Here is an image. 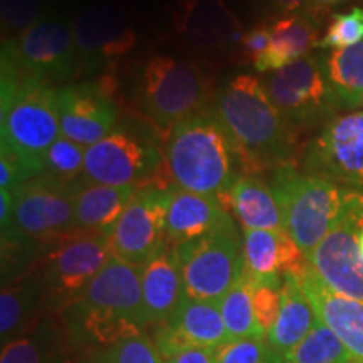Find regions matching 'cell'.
<instances>
[{
  "instance_id": "cell-1",
  "label": "cell",
  "mask_w": 363,
  "mask_h": 363,
  "mask_svg": "<svg viewBox=\"0 0 363 363\" xmlns=\"http://www.w3.org/2000/svg\"><path fill=\"white\" fill-rule=\"evenodd\" d=\"M61 320L81 358L147 333L142 267L113 256L83 294L61 313Z\"/></svg>"
},
{
  "instance_id": "cell-2",
  "label": "cell",
  "mask_w": 363,
  "mask_h": 363,
  "mask_svg": "<svg viewBox=\"0 0 363 363\" xmlns=\"http://www.w3.org/2000/svg\"><path fill=\"white\" fill-rule=\"evenodd\" d=\"M212 110L229 135L242 169L274 170L294 163L298 131L271 101L261 79L235 76L219 89Z\"/></svg>"
},
{
  "instance_id": "cell-3",
  "label": "cell",
  "mask_w": 363,
  "mask_h": 363,
  "mask_svg": "<svg viewBox=\"0 0 363 363\" xmlns=\"http://www.w3.org/2000/svg\"><path fill=\"white\" fill-rule=\"evenodd\" d=\"M163 157L175 187L220 197L239 179L234 145L214 110H206L169 130Z\"/></svg>"
},
{
  "instance_id": "cell-4",
  "label": "cell",
  "mask_w": 363,
  "mask_h": 363,
  "mask_svg": "<svg viewBox=\"0 0 363 363\" xmlns=\"http://www.w3.org/2000/svg\"><path fill=\"white\" fill-rule=\"evenodd\" d=\"M271 172L269 185L278 199L286 233L310 259L342 216L348 189L299 172L296 163H284Z\"/></svg>"
},
{
  "instance_id": "cell-5",
  "label": "cell",
  "mask_w": 363,
  "mask_h": 363,
  "mask_svg": "<svg viewBox=\"0 0 363 363\" xmlns=\"http://www.w3.org/2000/svg\"><path fill=\"white\" fill-rule=\"evenodd\" d=\"M208 81L194 62L155 56L145 65L140 78L138 104L158 128L172 130L177 123L208 110Z\"/></svg>"
},
{
  "instance_id": "cell-6",
  "label": "cell",
  "mask_w": 363,
  "mask_h": 363,
  "mask_svg": "<svg viewBox=\"0 0 363 363\" xmlns=\"http://www.w3.org/2000/svg\"><path fill=\"white\" fill-rule=\"evenodd\" d=\"M113 256L108 234L72 233L51 244L38 266L48 313L69 308Z\"/></svg>"
},
{
  "instance_id": "cell-7",
  "label": "cell",
  "mask_w": 363,
  "mask_h": 363,
  "mask_svg": "<svg viewBox=\"0 0 363 363\" xmlns=\"http://www.w3.org/2000/svg\"><path fill=\"white\" fill-rule=\"evenodd\" d=\"M174 249L189 298L219 303L244 272V239L233 217L211 234Z\"/></svg>"
},
{
  "instance_id": "cell-8",
  "label": "cell",
  "mask_w": 363,
  "mask_h": 363,
  "mask_svg": "<svg viewBox=\"0 0 363 363\" xmlns=\"http://www.w3.org/2000/svg\"><path fill=\"white\" fill-rule=\"evenodd\" d=\"M12 219L2 227V240H19L48 249L74 230L72 182L61 184L40 175L13 190Z\"/></svg>"
},
{
  "instance_id": "cell-9",
  "label": "cell",
  "mask_w": 363,
  "mask_h": 363,
  "mask_svg": "<svg viewBox=\"0 0 363 363\" xmlns=\"http://www.w3.org/2000/svg\"><path fill=\"white\" fill-rule=\"evenodd\" d=\"M2 148L12 155L44 160L45 152L61 133L56 88L27 78L13 98L0 106Z\"/></svg>"
},
{
  "instance_id": "cell-10",
  "label": "cell",
  "mask_w": 363,
  "mask_h": 363,
  "mask_svg": "<svg viewBox=\"0 0 363 363\" xmlns=\"http://www.w3.org/2000/svg\"><path fill=\"white\" fill-rule=\"evenodd\" d=\"M26 76L44 84L66 83L83 74L72 24L61 16L43 13L38 22L13 39H4Z\"/></svg>"
},
{
  "instance_id": "cell-11",
  "label": "cell",
  "mask_w": 363,
  "mask_h": 363,
  "mask_svg": "<svg viewBox=\"0 0 363 363\" xmlns=\"http://www.w3.org/2000/svg\"><path fill=\"white\" fill-rule=\"evenodd\" d=\"M165 157L160 148L133 131L116 130L86 148L83 175L113 187H155Z\"/></svg>"
},
{
  "instance_id": "cell-12",
  "label": "cell",
  "mask_w": 363,
  "mask_h": 363,
  "mask_svg": "<svg viewBox=\"0 0 363 363\" xmlns=\"http://www.w3.org/2000/svg\"><path fill=\"white\" fill-rule=\"evenodd\" d=\"M261 81L271 101L296 131L320 121L328 123L337 111L330 99L323 66L318 56L299 59L269 72Z\"/></svg>"
},
{
  "instance_id": "cell-13",
  "label": "cell",
  "mask_w": 363,
  "mask_h": 363,
  "mask_svg": "<svg viewBox=\"0 0 363 363\" xmlns=\"http://www.w3.org/2000/svg\"><path fill=\"white\" fill-rule=\"evenodd\" d=\"M363 224V192L348 190L342 216L310 256V264L328 288L363 301V259L358 233Z\"/></svg>"
},
{
  "instance_id": "cell-14",
  "label": "cell",
  "mask_w": 363,
  "mask_h": 363,
  "mask_svg": "<svg viewBox=\"0 0 363 363\" xmlns=\"http://www.w3.org/2000/svg\"><path fill=\"white\" fill-rule=\"evenodd\" d=\"M303 172L363 192V111L325 123L303 152Z\"/></svg>"
},
{
  "instance_id": "cell-15",
  "label": "cell",
  "mask_w": 363,
  "mask_h": 363,
  "mask_svg": "<svg viewBox=\"0 0 363 363\" xmlns=\"http://www.w3.org/2000/svg\"><path fill=\"white\" fill-rule=\"evenodd\" d=\"M170 194L172 187L138 189L110 234L111 249L116 257L143 267L169 246L167 208Z\"/></svg>"
},
{
  "instance_id": "cell-16",
  "label": "cell",
  "mask_w": 363,
  "mask_h": 363,
  "mask_svg": "<svg viewBox=\"0 0 363 363\" xmlns=\"http://www.w3.org/2000/svg\"><path fill=\"white\" fill-rule=\"evenodd\" d=\"M56 101L61 133L72 142L88 148L115 131L120 108L101 81L59 86Z\"/></svg>"
},
{
  "instance_id": "cell-17",
  "label": "cell",
  "mask_w": 363,
  "mask_h": 363,
  "mask_svg": "<svg viewBox=\"0 0 363 363\" xmlns=\"http://www.w3.org/2000/svg\"><path fill=\"white\" fill-rule=\"evenodd\" d=\"M83 72H96L133 49L136 35L125 11L115 6L88 9L72 22Z\"/></svg>"
},
{
  "instance_id": "cell-18",
  "label": "cell",
  "mask_w": 363,
  "mask_h": 363,
  "mask_svg": "<svg viewBox=\"0 0 363 363\" xmlns=\"http://www.w3.org/2000/svg\"><path fill=\"white\" fill-rule=\"evenodd\" d=\"M152 340L162 360L189 347L219 348L229 342L219 303L185 294L179 310L167 323L153 326Z\"/></svg>"
},
{
  "instance_id": "cell-19",
  "label": "cell",
  "mask_w": 363,
  "mask_h": 363,
  "mask_svg": "<svg viewBox=\"0 0 363 363\" xmlns=\"http://www.w3.org/2000/svg\"><path fill=\"white\" fill-rule=\"evenodd\" d=\"M174 24L177 33L199 49L234 48L246 34L224 0H179Z\"/></svg>"
},
{
  "instance_id": "cell-20",
  "label": "cell",
  "mask_w": 363,
  "mask_h": 363,
  "mask_svg": "<svg viewBox=\"0 0 363 363\" xmlns=\"http://www.w3.org/2000/svg\"><path fill=\"white\" fill-rule=\"evenodd\" d=\"M298 281L316 316L337 335L353 362L363 363V301L333 291L316 274L311 264L298 276Z\"/></svg>"
},
{
  "instance_id": "cell-21",
  "label": "cell",
  "mask_w": 363,
  "mask_h": 363,
  "mask_svg": "<svg viewBox=\"0 0 363 363\" xmlns=\"http://www.w3.org/2000/svg\"><path fill=\"white\" fill-rule=\"evenodd\" d=\"M143 308L148 326L167 323L185 298V286L174 246H167L142 267Z\"/></svg>"
},
{
  "instance_id": "cell-22",
  "label": "cell",
  "mask_w": 363,
  "mask_h": 363,
  "mask_svg": "<svg viewBox=\"0 0 363 363\" xmlns=\"http://www.w3.org/2000/svg\"><path fill=\"white\" fill-rule=\"evenodd\" d=\"M229 217L217 197L172 187L167 208V242L179 246L202 238L220 227Z\"/></svg>"
},
{
  "instance_id": "cell-23",
  "label": "cell",
  "mask_w": 363,
  "mask_h": 363,
  "mask_svg": "<svg viewBox=\"0 0 363 363\" xmlns=\"http://www.w3.org/2000/svg\"><path fill=\"white\" fill-rule=\"evenodd\" d=\"M136 192V187H113L91 180H72L74 230L110 235Z\"/></svg>"
},
{
  "instance_id": "cell-24",
  "label": "cell",
  "mask_w": 363,
  "mask_h": 363,
  "mask_svg": "<svg viewBox=\"0 0 363 363\" xmlns=\"http://www.w3.org/2000/svg\"><path fill=\"white\" fill-rule=\"evenodd\" d=\"M0 363H81V358L61 316L48 313L24 335L2 345Z\"/></svg>"
},
{
  "instance_id": "cell-25",
  "label": "cell",
  "mask_w": 363,
  "mask_h": 363,
  "mask_svg": "<svg viewBox=\"0 0 363 363\" xmlns=\"http://www.w3.org/2000/svg\"><path fill=\"white\" fill-rule=\"evenodd\" d=\"M48 315L39 269L2 283L0 293V340L7 345Z\"/></svg>"
},
{
  "instance_id": "cell-26",
  "label": "cell",
  "mask_w": 363,
  "mask_h": 363,
  "mask_svg": "<svg viewBox=\"0 0 363 363\" xmlns=\"http://www.w3.org/2000/svg\"><path fill=\"white\" fill-rule=\"evenodd\" d=\"M217 199L222 202L227 212H234L235 219L239 220L242 229H284L278 199L272 192L271 185L261 177L240 175L229 192Z\"/></svg>"
},
{
  "instance_id": "cell-27",
  "label": "cell",
  "mask_w": 363,
  "mask_h": 363,
  "mask_svg": "<svg viewBox=\"0 0 363 363\" xmlns=\"http://www.w3.org/2000/svg\"><path fill=\"white\" fill-rule=\"evenodd\" d=\"M271 44L264 54L252 62L257 72H272L286 67L299 59L310 56L320 48L318 24L305 12H294L269 26Z\"/></svg>"
},
{
  "instance_id": "cell-28",
  "label": "cell",
  "mask_w": 363,
  "mask_h": 363,
  "mask_svg": "<svg viewBox=\"0 0 363 363\" xmlns=\"http://www.w3.org/2000/svg\"><path fill=\"white\" fill-rule=\"evenodd\" d=\"M316 320V313L308 301L298 278L284 274L281 288V310L278 320L267 335L269 347L283 357L310 333Z\"/></svg>"
},
{
  "instance_id": "cell-29",
  "label": "cell",
  "mask_w": 363,
  "mask_h": 363,
  "mask_svg": "<svg viewBox=\"0 0 363 363\" xmlns=\"http://www.w3.org/2000/svg\"><path fill=\"white\" fill-rule=\"evenodd\" d=\"M321 66L335 110L363 106V40L325 54Z\"/></svg>"
},
{
  "instance_id": "cell-30",
  "label": "cell",
  "mask_w": 363,
  "mask_h": 363,
  "mask_svg": "<svg viewBox=\"0 0 363 363\" xmlns=\"http://www.w3.org/2000/svg\"><path fill=\"white\" fill-rule=\"evenodd\" d=\"M284 233V229H244V272L252 281L283 284Z\"/></svg>"
},
{
  "instance_id": "cell-31",
  "label": "cell",
  "mask_w": 363,
  "mask_h": 363,
  "mask_svg": "<svg viewBox=\"0 0 363 363\" xmlns=\"http://www.w3.org/2000/svg\"><path fill=\"white\" fill-rule=\"evenodd\" d=\"M219 308L224 320L229 340L239 338H267L257 326L252 308V281L246 272L235 283L225 296L219 301Z\"/></svg>"
},
{
  "instance_id": "cell-32",
  "label": "cell",
  "mask_w": 363,
  "mask_h": 363,
  "mask_svg": "<svg viewBox=\"0 0 363 363\" xmlns=\"http://www.w3.org/2000/svg\"><path fill=\"white\" fill-rule=\"evenodd\" d=\"M281 358L283 363H355L345 345L320 318L310 333Z\"/></svg>"
},
{
  "instance_id": "cell-33",
  "label": "cell",
  "mask_w": 363,
  "mask_h": 363,
  "mask_svg": "<svg viewBox=\"0 0 363 363\" xmlns=\"http://www.w3.org/2000/svg\"><path fill=\"white\" fill-rule=\"evenodd\" d=\"M86 147L72 142L66 136H59L44 155V177L67 184L79 179L84 172Z\"/></svg>"
},
{
  "instance_id": "cell-34",
  "label": "cell",
  "mask_w": 363,
  "mask_h": 363,
  "mask_svg": "<svg viewBox=\"0 0 363 363\" xmlns=\"http://www.w3.org/2000/svg\"><path fill=\"white\" fill-rule=\"evenodd\" d=\"M81 363H163L155 343L148 333L126 338L111 347L89 353Z\"/></svg>"
},
{
  "instance_id": "cell-35",
  "label": "cell",
  "mask_w": 363,
  "mask_h": 363,
  "mask_svg": "<svg viewBox=\"0 0 363 363\" xmlns=\"http://www.w3.org/2000/svg\"><path fill=\"white\" fill-rule=\"evenodd\" d=\"M363 40V7L333 13L326 33L320 40L321 49H345Z\"/></svg>"
},
{
  "instance_id": "cell-36",
  "label": "cell",
  "mask_w": 363,
  "mask_h": 363,
  "mask_svg": "<svg viewBox=\"0 0 363 363\" xmlns=\"http://www.w3.org/2000/svg\"><path fill=\"white\" fill-rule=\"evenodd\" d=\"M44 0H0V17H2V33L9 39L29 29L34 22H38L43 13Z\"/></svg>"
},
{
  "instance_id": "cell-37",
  "label": "cell",
  "mask_w": 363,
  "mask_h": 363,
  "mask_svg": "<svg viewBox=\"0 0 363 363\" xmlns=\"http://www.w3.org/2000/svg\"><path fill=\"white\" fill-rule=\"evenodd\" d=\"M271 352L267 338L229 340L216 348V363H264Z\"/></svg>"
},
{
  "instance_id": "cell-38",
  "label": "cell",
  "mask_w": 363,
  "mask_h": 363,
  "mask_svg": "<svg viewBox=\"0 0 363 363\" xmlns=\"http://www.w3.org/2000/svg\"><path fill=\"white\" fill-rule=\"evenodd\" d=\"M281 288H283V284L256 283V281H252L254 316H256L257 326L266 337L269 335L276 320H278L281 310Z\"/></svg>"
},
{
  "instance_id": "cell-39",
  "label": "cell",
  "mask_w": 363,
  "mask_h": 363,
  "mask_svg": "<svg viewBox=\"0 0 363 363\" xmlns=\"http://www.w3.org/2000/svg\"><path fill=\"white\" fill-rule=\"evenodd\" d=\"M271 44V29L269 26H257L249 33L244 34L240 40V52L247 61L254 62L261 54H264L269 49Z\"/></svg>"
},
{
  "instance_id": "cell-40",
  "label": "cell",
  "mask_w": 363,
  "mask_h": 363,
  "mask_svg": "<svg viewBox=\"0 0 363 363\" xmlns=\"http://www.w3.org/2000/svg\"><path fill=\"white\" fill-rule=\"evenodd\" d=\"M163 363H216V348L189 347L163 358Z\"/></svg>"
},
{
  "instance_id": "cell-41",
  "label": "cell",
  "mask_w": 363,
  "mask_h": 363,
  "mask_svg": "<svg viewBox=\"0 0 363 363\" xmlns=\"http://www.w3.org/2000/svg\"><path fill=\"white\" fill-rule=\"evenodd\" d=\"M338 2H342V0H306V6L303 7L301 12H305L306 16H310L311 19L318 24V22L328 13L330 9Z\"/></svg>"
},
{
  "instance_id": "cell-42",
  "label": "cell",
  "mask_w": 363,
  "mask_h": 363,
  "mask_svg": "<svg viewBox=\"0 0 363 363\" xmlns=\"http://www.w3.org/2000/svg\"><path fill=\"white\" fill-rule=\"evenodd\" d=\"M271 4L278 12L289 16V13L303 11V7L306 6V0H271Z\"/></svg>"
},
{
  "instance_id": "cell-43",
  "label": "cell",
  "mask_w": 363,
  "mask_h": 363,
  "mask_svg": "<svg viewBox=\"0 0 363 363\" xmlns=\"http://www.w3.org/2000/svg\"><path fill=\"white\" fill-rule=\"evenodd\" d=\"M264 363H283V358H281V355H278V353L272 350L271 355L266 358Z\"/></svg>"
}]
</instances>
